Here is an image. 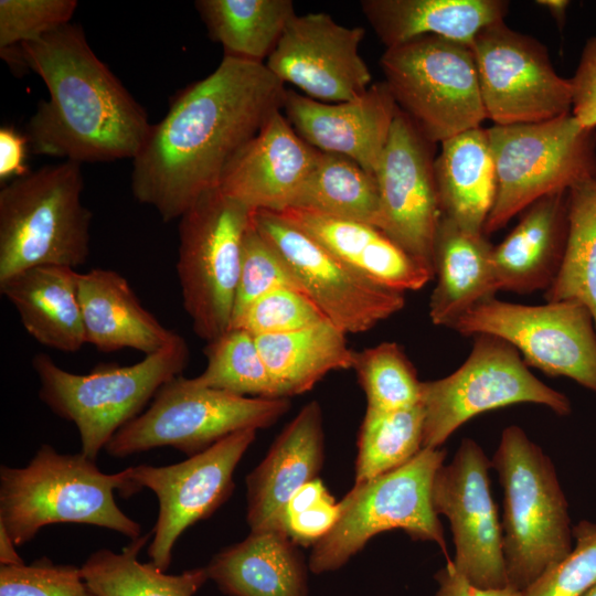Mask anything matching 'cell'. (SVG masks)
Segmentation results:
<instances>
[{
  "instance_id": "8992f818",
  "label": "cell",
  "mask_w": 596,
  "mask_h": 596,
  "mask_svg": "<svg viewBox=\"0 0 596 596\" xmlns=\"http://www.w3.org/2000/svg\"><path fill=\"white\" fill-rule=\"evenodd\" d=\"M81 163L65 160L0 190V281L38 266L86 263L92 212L82 203Z\"/></svg>"
},
{
  "instance_id": "7dc6e473",
  "label": "cell",
  "mask_w": 596,
  "mask_h": 596,
  "mask_svg": "<svg viewBox=\"0 0 596 596\" xmlns=\"http://www.w3.org/2000/svg\"><path fill=\"white\" fill-rule=\"evenodd\" d=\"M435 574L437 590L434 596H521L522 593L507 586L499 589L480 588L471 584L455 567L453 560Z\"/></svg>"
},
{
  "instance_id": "60d3db41",
  "label": "cell",
  "mask_w": 596,
  "mask_h": 596,
  "mask_svg": "<svg viewBox=\"0 0 596 596\" xmlns=\"http://www.w3.org/2000/svg\"><path fill=\"white\" fill-rule=\"evenodd\" d=\"M0 596H97L82 568L46 556L30 564L0 565Z\"/></svg>"
},
{
  "instance_id": "c3c4849f",
  "label": "cell",
  "mask_w": 596,
  "mask_h": 596,
  "mask_svg": "<svg viewBox=\"0 0 596 596\" xmlns=\"http://www.w3.org/2000/svg\"><path fill=\"white\" fill-rule=\"evenodd\" d=\"M24 564L17 552V545L8 531L0 525V565L17 566Z\"/></svg>"
},
{
  "instance_id": "277c9868",
  "label": "cell",
  "mask_w": 596,
  "mask_h": 596,
  "mask_svg": "<svg viewBox=\"0 0 596 596\" xmlns=\"http://www.w3.org/2000/svg\"><path fill=\"white\" fill-rule=\"evenodd\" d=\"M491 465L503 491L508 586L523 593L572 552L568 503L553 462L521 427L502 430Z\"/></svg>"
},
{
  "instance_id": "6da1fadb",
  "label": "cell",
  "mask_w": 596,
  "mask_h": 596,
  "mask_svg": "<svg viewBox=\"0 0 596 596\" xmlns=\"http://www.w3.org/2000/svg\"><path fill=\"white\" fill-rule=\"evenodd\" d=\"M285 84L265 65L223 56L206 77L170 102L132 159L131 191L162 221L180 216L219 188L238 151L278 110Z\"/></svg>"
},
{
  "instance_id": "681fc988",
  "label": "cell",
  "mask_w": 596,
  "mask_h": 596,
  "mask_svg": "<svg viewBox=\"0 0 596 596\" xmlns=\"http://www.w3.org/2000/svg\"><path fill=\"white\" fill-rule=\"evenodd\" d=\"M536 3L545 8L558 23H563L565 20V14L570 6V1L566 0H539Z\"/></svg>"
},
{
  "instance_id": "e0dca14e",
  "label": "cell",
  "mask_w": 596,
  "mask_h": 596,
  "mask_svg": "<svg viewBox=\"0 0 596 596\" xmlns=\"http://www.w3.org/2000/svg\"><path fill=\"white\" fill-rule=\"evenodd\" d=\"M491 467L481 446L464 438L451 461L437 470L432 501L436 513L449 521L456 570L477 587L499 589L508 586V578Z\"/></svg>"
},
{
  "instance_id": "603a6c76",
  "label": "cell",
  "mask_w": 596,
  "mask_h": 596,
  "mask_svg": "<svg viewBox=\"0 0 596 596\" xmlns=\"http://www.w3.org/2000/svg\"><path fill=\"white\" fill-rule=\"evenodd\" d=\"M522 213L504 240L493 245L499 290L545 292L554 283L564 258L568 191L546 195Z\"/></svg>"
},
{
  "instance_id": "bcb514c9",
  "label": "cell",
  "mask_w": 596,
  "mask_h": 596,
  "mask_svg": "<svg viewBox=\"0 0 596 596\" xmlns=\"http://www.w3.org/2000/svg\"><path fill=\"white\" fill-rule=\"evenodd\" d=\"M29 140L14 127L0 128V180L6 182L29 173L26 166V146Z\"/></svg>"
},
{
  "instance_id": "7c38bea8",
  "label": "cell",
  "mask_w": 596,
  "mask_h": 596,
  "mask_svg": "<svg viewBox=\"0 0 596 596\" xmlns=\"http://www.w3.org/2000/svg\"><path fill=\"white\" fill-rule=\"evenodd\" d=\"M465 362L449 375L422 382L423 448H439L461 425L485 412L532 403L570 415L568 397L539 380L519 351L492 334H477Z\"/></svg>"
},
{
  "instance_id": "cb8c5ba5",
  "label": "cell",
  "mask_w": 596,
  "mask_h": 596,
  "mask_svg": "<svg viewBox=\"0 0 596 596\" xmlns=\"http://www.w3.org/2000/svg\"><path fill=\"white\" fill-rule=\"evenodd\" d=\"M77 295L86 343L102 352L132 349L145 355L169 344L179 333L166 328L113 269L78 273Z\"/></svg>"
},
{
  "instance_id": "9a60e30c",
  "label": "cell",
  "mask_w": 596,
  "mask_h": 596,
  "mask_svg": "<svg viewBox=\"0 0 596 596\" xmlns=\"http://www.w3.org/2000/svg\"><path fill=\"white\" fill-rule=\"evenodd\" d=\"M487 119L498 126L551 120L572 110L571 79L547 50L503 21L482 29L470 46Z\"/></svg>"
},
{
  "instance_id": "d6a6232c",
  "label": "cell",
  "mask_w": 596,
  "mask_h": 596,
  "mask_svg": "<svg viewBox=\"0 0 596 596\" xmlns=\"http://www.w3.org/2000/svg\"><path fill=\"white\" fill-rule=\"evenodd\" d=\"M152 533L131 540L120 552L100 549L81 566L97 596H194L209 581L205 567L167 574L138 555Z\"/></svg>"
},
{
  "instance_id": "9c48e42d",
  "label": "cell",
  "mask_w": 596,
  "mask_h": 596,
  "mask_svg": "<svg viewBox=\"0 0 596 596\" xmlns=\"http://www.w3.org/2000/svg\"><path fill=\"white\" fill-rule=\"evenodd\" d=\"M289 408V398L238 396L179 375L161 386L149 406L121 427L105 450L125 458L169 446L191 457L236 432L267 428Z\"/></svg>"
},
{
  "instance_id": "83f0119b",
  "label": "cell",
  "mask_w": 596,
  "mask_h": 596,
  "mask_svg": "<svg viewBox=\"0 0 596 596\" xmlns=\"http://www.w3.org/2000/svg\"><path fill=\"white\" fill-rule=\"evenodd\" d=\"M77 276L71 267L38 266L0 281V291L35 341L74 353L86 344Z\"/></svg>"
},
{
  "instance_id": "ba28073f",
  "label": "cell",
  "mask_w": 596,
  "mask_h": 596,
  "mask_svg": "<svg viewBox=\"0 0 596 596\" xmlns=\"http://www.w3.org/2000/svg\"><path fill=\"white\" fill-rule=\"evenodd\" d=\"M446 450L423 448L405 465L354 483L340 502L331 531L312 545L309 571L320 575L344 566L376 534L402 530L412 540L437 544L449 558L443 525L432 501L433 481Z\"/></svg>"
},
{
  "instance_id": "f35d334b",
  "label": "cell",
  "mask_w": 596,
  "mask_h": 596,
  "mask_svg": "<svg viewBox=\"0 0 596 596\" xmlns=\"http://www.w3.org/2000/svg\"><path fill=\"white\" fill-rule=\"evenodd\" d=\"M278 288L301 291L284 259L260 235L252 220L242 241L232 322L254 300Z\"/></svg>"
},
{
  "instance_id": "4fadbf2b",
  "label": "cell",
  "mask_w": 596,
  "mask_h": 596,
  "mask_svg": "<svg viewBox=\"0 0 596 596\" xmlns=\"http://www.w3.org/2000/svg\"><path fill=\"white\" fill-rule=\"evenodd\" d=\"M461 336L492 334L512 344L528 365L567 377L596 395V326L573 300L523 305L481 301L450 327Z\"/></svg>"
},
{
  "instance_id": "1f68e13d",
  "label": "cell",
  "mask_w": 596,
  "mask_h": 596,
  "mask_svg": "<svg viewBox=\"0 0 596 596\" xmlns=\"http://www.w3.org/2000/svg\"><path fill=\"white\" fill-rule=\"evenodd\" d=\"M210 38L225 57L264 63L296 14L290 0H198Z\"/></svg>"
},
{
  "instance_id": "5b68a950",
  "label": "cell",
  "mask_w": 596,
  "mask_h": 596,
  "mask_svg": "<svg viewBox=\"0 0 596 596\" xmlns=\"http://www.w3.org/2000/svg\"><path fill=\"white\" fill-rule=\"evenodd\" d=\"M190 359L178 334L161 350L130 365L102 363L86 374L58 366L38 353L32 366L40 382V400L58 417L73 423L81 453L96 460L111 437L139 416L167 382L181 375Z\"/></svg>"
},
{
  "instance_id": "f907efd6",
  "label": "cell",
  "mask_w": 596,
  "mask_h": 596,
  "mask_svg": "<svg viewBox=\"0 0 596 596\" xmlns=\"http://www.w3.org/2000/svg\"><path fill=\"white\" fill-rule=\"evenodd\" d=\"M582 596H596V584L587 589Z\"/></svg>"
},
{
  "instance_id": "7402d4cb",
  "label": "cell",
  "mask_w": 596,
  "mask_h": 596,
  "mask_svg": "<svg viewBox=\"0 0 596 596\" xmlns=\"http://www.w3.org/2000/svg\"><path fill=\"white\" fill-rule=\"evenodd\" d=\"M324 461L323 415L311 401L277 436L246 477V522L251 531L276 529L294 493L318 478Z\"/></svg>"
},
{
  "instance_id": "30bf717a",
  "label": "cell",
  "mask_w": 596,
  "mask_h": 596,
  "mask_svg": "<svg viewBox=\"0 0 596 596\" xmlns=\"http://www.w3.org/2000/svg\"><path fill=\"white\" fill-rule=\"evenodd\" d=\"M253 212L215 188L179 219L182 305L195 334L206 342L232 327L242 241Z\"/></svg>"
},
{
  "instance_id": "b9f144b4",
  "label": "cell",
  "mask_w": 596,
  "mask_h": 596,
  "mask_svg": "<svg viewBox=\"0 0 596 596\" xmlns=\"http://www.w3.org/2000/svg\"><path fill=\"white\" fill-rule=\"evenodd\" d=\"M575 545L562 562L540 576L521 596H582L596 584V524L573 529Z\"/></svg>"
},
{
  "instance_id": "44dd1931",
  "label": "cell",
  "mask_w": 596,
  "mask_h": 596,
  "mask_svg": "<svg viewBox=\"0 0 596 596\" xmlns=\"http://www.w3.org/2000/svg\"><path fill=\"white\" fill-rule=\"evenodd\" d=\"M319 155L278 110L232 159L219 188L253 211L279 213L291 206Z\"/></svg>"
},
{
  "instance_id": "74e56055",
  "label": "cell",
  "mask_w": 596,
  "mask_h": 596,
  "mask_svg": "<svg viewBox=\"0 0 596 596\" xmlns=\"http://www.w3.org/2000/svg\"><path fill=\"white\" fill-rule=\"evenodd\" d=\"M352 370L366 408L394 411L419 404L422 381L403 348L393 341L355 351Z\"/></svg>"
},
{
  "instance_id": "f1b7e54d",
  "label": "cell",
  "mask_w": 596,
  "mask_h": 596,
  "mask_svg": "<svg viewBox=\"0 0 596 596\" xmlns=\"http://www.w3.org/2000/svg\"><path fill=\"white\" fill-rule=\"evenodd\" d=\"M363 14L389 47L421 36H438L471 46L486 26L503 21L501 0H363Z\"/></svg>"
},
{
  "instance_id": "3957f363",
  "label": "cell",
  "mask_w": 596,
  "mask_h": 596,
  "mask_svg": "<svg viewBox=\"0 0 596 596\" xmlns=\"http://www.w3.org/2000/svg\"><path fill=\"white\" fill-rule=\"evenodd\" d=\"M130 472L131 467L105 473L82 453L61 454L43 444L24 467L1 466L0 525L17 546L55 523L95 525L135 540L141 525L114 497L115 491L126 498L137 493Z\"/></svg>"
},
{
  "instance_id": "8fae6325",
  "label": "cell",
  "mask_w": 596,
  "mask_h": 596,
  "mask_svg": "<svg viewBox=\"0 0 596 596\" xmlns=\"http://www.w3.org/2000/svg\"><path fill=\"white\" fill-rule=\"evenodd\" d=\"M380 64L397 107L430 142L441 143L487 119L470 46L421 36L386 49Z\"/></svg>"
},
{
  "instance_id": "4316f807",
  "label": "cell",
  "mask_w": 596,
  "mask_h": 596,
  "mask_svg": "<svg viewBox=\"0 0 596 596\" xmlns=\"http://www.w3.org/2000/svg\"><path fill=\"white\" fill-rule=\"evenodd\" d=\"M435 277L428 315L438 327L450 328L471 308L500 291L493 245L485 234L469 233L444 215L435 240Z\"/></svg>"
},
{
  "instance_id": "7bdbcfd3",
  "label": "cell",
  "mask_w": 596,
  "mask_h": 596,
  "mask_svg": "<svg viewBox=\"0 0 596 596\" xmlns=\"http://www.w3.org/2000/svg\"><path fill=\"white\" fill-rule=\"evenodd\" d=\"M76 8V0H0V51L68 24Z\"/></svg>"
},
{
  "instance_id": "484cf974",
  "label": "cell",
  "mask_w": 596,
  "mask_h": 596,
  "mask_svg": "<svg viewBox=\"0 0 596 596\" xmlns=\"http://www.w3.org/2000/svg\"><path fill=\"white\" fill-rule=\"evenodd\" d=\"M226 596H308V563L298 545L279 530L251 531L204 566Z\"/></svg>"
},
{
  "instance_id": "f546056e",
  "label": "cell",
  "mask_w": 596,
  "mask_h": 596,
  "mask_svg": "<svg viewBox=\"0 0 596 596\" xmlns=\"http://www.w3.org/2000/svg\"><path fill=\"white\" fill-rule=\"evenodd\" d=\"M440 145L434 171L443 215L469 233L483 234L497 193L487 130L473 128Z\"/></svg>"
},
{
  "instance_id": "e575fe53",
  "label": "cell",
  "mask_w": 596,
  "mask_h": 596,
  "mask_svg": "<svg viewBox=\"0 0 596 596\" xmlns=\"http://www.w3.org/2000/svg\"><path fill=\"white\" fill-rule=\"evenodd\" d=\"M545 301L584 305L596 326V178L568 190V231L564 258Z\"/></svg>"
},
{
  "instance_id": "52a82bcc",
  "label": "cell",
  "mask_w": 596,
  "mask_h": 596,
  "mask_svg": "<svg viewBox=\"0 0 596 596\" xmlns=\"http://www.w3.org/2000/svg\"><path fill=\"white\" fill-rule=\"evenodd\" d=\"M497 193L483 234L505 227L535 201L596 178V129L572 111L551 120L487 128Z\"/></svg>"
},
{
  "instance_id": "5bb4252c",
  "label": "cell",
  "mask_w": 596,
  "mask_h": 596,
  "mask_svg": "<svg viewBox=\"0 0 596 596\" xmlns=\"http://www.w3.org/2000/svg\"><path fill=\"white\" fill-rule=\"evenodd\" d=\"M252 220L300 290L345 334L366 332L405 307V294L359 274L279 213L258 210Z\"/></svg>"
},
{
  "instance_id": "f6af8a7d",
  "label": "cell",
  "mask_w": 596,
  "mask_h": 596,
  "mask_svg": "<svg viewBox=\"0 0 596 596\" xmlns=\"http://www.w3.org/2000/svg\"><path fill=\"white\" fill-rule=\"evenodd\" d=\"M571 79L572 115L587 128L596 129V35L582 50L577 68Z\"/></svg>"
},
{
  "instance_id": "d4e9b609",
  "label": "cell",
  "mask_w": 596,
  "mask_h": 596,
  "mask_svg": "<svg viewBox=\"0 0 596 596\" xmlns=\"http://www.w3.org/2000/svg\"><path fill=\"white\" fill-rule=\"evenodd\" d=\"M342 263L385 288L419 290L433 276L380 228L298 209L279 212Z\"/></svg>"
},
{
  "instance_id": "2e32d148",
  "label": "cell",
  "mask_w": 596,
  "mask_h": 596,
  "mask_svg": "<svg viewBox=\"0 0 596 596\" xmlns=\"http://www.w3.org/2000/svg\"><path fill=\"white\" fill-rule=\"evenodd\" d=\"M255 429L236 432L185 460L168 465L131 467L130 480L137 492L151 490L159 513L151 531L148 556L166 572L175 542L199 521L210 518L232 496L233 475L256 438Z\"/></svg>"
},
{
  "instance_id": "ac0fdd59",
  "label": "cell",
  "mask_w": 596,
  "mask_h": 596,
  "mask_svg": "<svg viewBox=\"0 0 596 596\" xmlns=\"http://www.w3.org/2000/svg\"><path fill=\"white\" fill-rule=\"evenodd\" d=\"M426 139L398 108L374 173L379 228L434 278V249L443 212L433 156Z\"/></svg>"
},
{
  "instance_id": "d6986e66",
  "label": "cell",
  "mask_w": 596,
  "mask_h": 596,
  "mask_svg": "<svg viewBox=\"0 0 596 596\" xmlns=\"http://www.w3.org/2000/svg\"><path fill=\"white\" fill-rule=\"evenodd\" d=\"M364 34V28L341 25L323 12L295 14L265 65L312 99L348 102L372 85L359 53Z\"/></svg>"
},
{
  "instance_id": "836d02e7",
  "label": "cell",
  "mask_w": 596,
  "mask_h": 596,
  "mask_svg": "<svg viewBox=\"0 0 596 596\" xmlns=\"http://www.w3.org/2000/svg\"><path fill=\"white\" fill-rule=\"evenodd\" d=\"M288 209L362 222L377 228L381 220L375 177L344 156L321 151Z\"/></svg>"
},
{
  "instance_id": "4dcf8cb0",
  "label": "cell",
  "mask_w": 596,
  "mask_h": 596,
  "mask_svg": "<svg viewBox=\"0 0 596 596\" xmlns=\"http://www.w3.org/2000/svg\"><path fill=\"white\" fill-rule=\"evenodd\" d=\"M255 339L284 398L310 391L332 371L353 366L355 351L345 333L328 321Z\"/></svg>"
},
{
  "instance_id": "ee69618b",
  "label": "cell",
  "mask_w": 596,
  "mask_h": 596,
  "mask_svg": "<svg viewBox=\"0 0 596 596\" xmlns=\"http://www.w3.org/2000/svg\"><path fill=\"white\" fill-rule=\"evenodd\" d=\"M340 513V502L317 478L294 493L275 530L285 532L297 545L312 546L331 531Z\"/></svg>"
},
{
  "instance_id": "d590c367",
  "label": "cell",
  "mask_w": 596,
  "mask_h": 596,
  "mask_svg": "<svg viewBox=\"0 0 596 596\" xmlns=\"http://www.w3.org/2000/svg\"><path fill=\"white\" fill-rule=\"evenodd\" d=\"M423 440L421 403L394 411L366 408L358 436L354 483L405 465L423 449Z\"/></svg>"
},
{
  "instance_id": "ab89813d",
  "label": "cell",
  "mask_w": 596,
  "mask_h": 596,
  "mask_svg": "<svg viewBox=\"0 0 596 596\" xmlns=\"http://www.w3.org/2000/svg\"><path fill=\"white\" fill-rule=\"evenodd\" d=\"M330 322L301 291L278 288L254 300L231 328L243 329L254 337L285 333L322 322Z\"/></svg>"
},
{
  "instance_id": "8d00e7d4",
  "label": "cell",
  "mask_w": 596,
  "mask_h": 596,
  "mask_svg": "<svg viewBox=\"0 0 596 596\" xmlns=\"http://www.w3.org/2000/svg\"><path fill=\"white\" fill-rule=\"evenodd\" d=\"M204 354L205 369L191 377L195 384L238 396L284 398L249 332L230 328L207 342Z\"/></svg>"
},
{
  "instance_id": "7a4b0ae2",
  "label": "cell",
  "mask_w": 596,
  "mask_h": 596,
  "mask_svg": "<svg viewBox=\"0 0 596 596\" xmlns=\"http://www.w3.org/2000/svg\"><path fill=\"white\" fill-rule=\"evenodd\" d=\"M20 50L49 92L25 126L34 153L81 164L137 156L151 128L148 115L79 25L65 24Z\"/></svg>"
},
{
  "instance_id": "ffe728a7",
  "label": "cell",
  "mask_w": 596,
  "mask_h": 596,
  "mask_svg": "<svg viewBox=\"0 0 596 596\" xmlns=\"http://www.w3.org/2000/svg\"><path fill=\"white\" fill-rule=\"evenodd\" d=\"M283 110L307 143L344 156L374 175L398 107L386 83L379 82L342 103L319 102L286 89Z\"/></svg>"
}]
</instances>
